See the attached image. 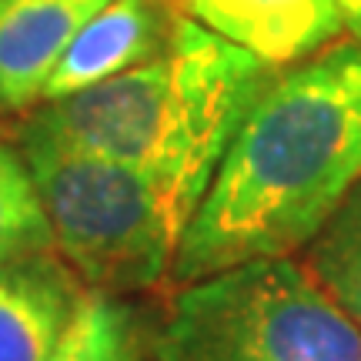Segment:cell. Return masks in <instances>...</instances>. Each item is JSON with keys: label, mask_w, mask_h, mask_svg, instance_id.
<instances>
[{"label": "cell", "mask_w": 361, "mask_h": 361, "mask_svg": "<svg viewBox=\"0 0 361 361\" xmlns=\"http://www.w3.org/2000/svg\"><path fill=\"white\" fill-rule=\"evenodd\" d=\"M278 67L218 37L191 17H178L168 47L154 61L117 78L44 101L13 128L141 171L194 218L221 157L234 141Z\"/></svg>", "instance_id": "2"}, {"label": "cell", "mask_w": 361, "mask_h": 361, "mask_svg": "<svg viewBox=\"0 0 361 361\" xmlns=\"http://www.w3.org/2000/svg\"><path fill=\"white\" fill-rule=\"evenodd\" d=\"M111 0H0V111H30L71 40Z\"/></svg>", "instance_id": "7"}, {"label": "cell", "mask_w": 361, "mask_h": 361, "mask_svg": "<svg viewBox=\"0 0 361 361\" xmlns=\"http://www.w3.org/2000/svg\"><path fill=\"white\" fill-rule=\"evenodd\" d=\"M174 13L164 0H111L80 27L71 40L61 64L54 67L47 87L40 94L44 101H61L78 90L124 74L130 67L154 61L168 47L174 30Z\"/></svg>", "instance_id": "6"}, {"label": "cell", "mask_w": 361, "mask_h": 361, "mask_svg": "<svg viewBox=\"0 0 361 361\" xmlns=\"http://www.w3.org/2000/svg\"><path fill=\"white\" fill-rule=\"evenodd\" d=\"M47 211L54 247L94 291H141L174 264L191 218L141 171L37 137H13Z\"/></svg>", "instance_id": "3"}, {"label": "cell", "mask_w": 361, "mask_h": 361, "mask_svg": "<svg viewBox=\"0 0 361 361\" xmlns=\"http://www.w3.org/2000/svg\"><path fill=\"white\" fill-rule=\"evenodd\" d=\"M178 7L271 67L301 64L345 30L335 0H178Z\"/></svg>", "instance_id": "5"}, {"label": "cell", "mask_w": 361, "mask_h": 361, "mask_svg": "<svg viewBox=\"0 0 361 361\" xmlns=\"http://www.w3.org/2000/svg\"><path fill=\"white\" fill-rule=\"evenodd\" d=\"M54 247L47 211L24 154L13 144H0V264Z\"/></svg>", "instance_id": "10"}, {"label": "cell", "mask_w": 361, "mask_h": 361, "mask_svg": "<svg viewBox=\"0 0 361 361\" xmlns=\"http://www.w3.org/2000/svg\"><path fill=\"white\" fill-rule=\"evenodd\" d=\"M51 361H130L128 311L107 291H84Z\"/></svg>", "instance_id": "11"}, {"label": "cell", "mask_w": 361, "mask_h": 361, "mask_svg": "<svg viewBox=\"0 0 361 361\" xmlns=\"http://www.w3.org/2000/svg\"><path fill=\"white\" fill-rule=\"evenodd\" d=\"M338 11H341V20H345V30L361 44V0H335Z\"/></svg>", "instance_id": "12"}, {"label": "cell", "mask_w": 361, "mask_h": 361, "mask_svg": "<svg viewBox=\"0 0 361 361\" xmlns=\"http://www.w3.org/2000/svg\"><path fill=\"white\" fill-rule=\"evenodd\" d=\"M361 180V44L278 71L228 144L180 238V284L311 245Z\"/></svg>", "instance_id": "1"}, {"label": "cell", "mask_w": 361, "mask_h": 361, "mask_svg": "<svg viewBox=\"0 0 361 361\" xmlns=\"http://www.w3.org/2000/svg\"><path fill=\"white\" fill-rule=\"evenodd\" d=\"M80 295L74 271L51 251L0 264V361H51Z\"/></svg>", "instance_id": "8"}, {"label": "cell", "mask_w": 361, "mask_h": 361, "mask_svg": "<svg viewBox=\"0 0 361 361\" xmlns=\"http://www.w3.org/2000/svg\"><path fill=\"white\" fill-rule=\"evenodd\" d=\"M157 361H361V328L308 268L264 258L184 284Z\"/></svg>", "instance_id": "4"}, {"label": "cell", "mask_w": 361, "mask_h": 361, "mask_svg": "<svg viewBox=\"0 0 361 361\" xmlns=\"http://www.w3.org/2000/svg\"><path fill=\"white\" fill-rule=\"evenodd\" d=\"M308 271L361 328V180L308 245Z\"/></svg>", "instance_id": "9"}]
</instances>
